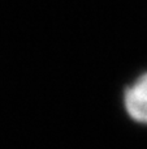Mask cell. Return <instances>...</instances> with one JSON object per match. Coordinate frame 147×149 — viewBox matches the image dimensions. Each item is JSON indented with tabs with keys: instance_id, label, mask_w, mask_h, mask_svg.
Wrapping results in <instances>:
<instances>
[{
	"instance_id": "cell-1",
	"label": "cell",
	"mask_w": 147,
	"mask_h": 149,
	"mask_svg": "<svg viewBox=\"0 0 147 149\" xmlns=\"http://www.w3.org/2000/svg\"><path fill=\"white\" fill-rule=\"evenodd\" d=\"M124 105L130 118L138 123L147 124V72L126 88Z\"/></svg>"
}]
</instances>
